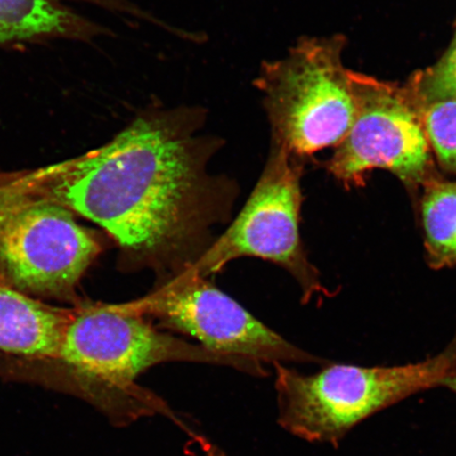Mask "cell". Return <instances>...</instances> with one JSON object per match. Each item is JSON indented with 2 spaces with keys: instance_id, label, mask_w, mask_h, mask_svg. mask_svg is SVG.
Here are the masks:
<instances>
[{
  "instance_id": "cell-1",
  "label": "cell",
  "mask_w": 456,
  "mask_h": 456,
  "mask_svg": "<svg viewBox=\"0 0 456 456\" xmlns=\"http://www.w3.org/2000/svg\"><path fill=\"white\" fill-rule=\"evenodd\" d=\"M200 106L151 107L93 151L49 167L20 170L28 201L57 205L94 222L119 248L125 271L178 275L216 240L239 196L235 180L208 165L224 145L202 134Z\"/></svg>"
},
{
  "instance_id": "cell-2",
  "label": "cell",
  "mask_w": 456,
  "mask_h": 456,
  "mask_svg": "<svg viewBox=\"0 0 456 456\" xmlns=\"http://www.w3.org/2000/svg\"><path fill=\"white\" fill-rule=\"evenodd\" d=\"M56 362L64 364L96 406L118 424L144 416L173 418L167 403L136 379L157 364L197 362L232 367L254 376H265L264 364L219 354L161 332L150 319L125 304L82 305L73 307Z\"/></svg>"
},
{
  "instance_id": "cell-3",
  "label": "cell",
  "mask_w": 456,
  "mask_h": 456,
  "mask_svg": "<svg viewBox=\"0 0 456 456\" xmlns=\"http://www.w3.org/2000/svg\"><path fill=\"white\" fill-rule=\"evenodd\" d=\"M278 424L293 436L334 447L353 428L419 392L443 387L456 372V333L426 361L395 367L328 364L304 375L273 363Z\"/></svg>"
},
{
  "instance_id": "cell-4",
  "label": "cell",
  "mask_w": 456,
  "mask_h": 456,
  "mask_svg": "<svg viewBox=\"0 0 456 456\" xmlns=\"http://www.w3.org/2000/svg\"><path fill=\"white\" fill-rule=\"evenodd\" d=\"M346 39L301 37L281 60L262 62L255 87L264 95L271 144L305 162L338 147L356 113L351 70L342 65Z\"/></svg>"
},
{
  "instance_id": "cell-5",
  "label": "cell",
  "mask_w": 456,
  "mask_h": 456,
  "mask_svg": "<svg viewBox=\"0 0 456 456\" xmlns=\"http://www.w3.org/2000/svg\"><path fill=\"white\" fill-rule=\"evenodd\" d=\"M305 164L284 148L271 144L265 169L241 212L201 258L185 271L208 278L232 260L254 256L289 272L299 284L304 304L328 295L318 270L307 259L300 238Z\"/></svg>"
},
{
  "instance_id": "cell-6",
  "label": "cell",
  "mask_w": 456,
  "mask_h": 456,
  "mask_svg": "<svg viewBox=\"0 0 456 456\" xmlns=\"http://www.w3.org/2000/svg\"><path fill=\"white\" fill-rule=\"evenodd\" d=\"M356 113L349 133L326 163L346 188L362 187L386 169L410 191L438 179L420 110L406 87L351 71Z\"/></svg>"
},
{
  "instance_id": "cell-7",
  "label": "cell",
  "mask_w": 456,
  "mask_h": 456,
  "mask_svg": "<svg viewBox=\"0 0 456 456\" xmlns=\"http://www.w3.org/2000/svg\"><path fill=\"white\" fill-rule=\"evenodd\" d=\"M125 305L219 354L264 364L322 362L273 332L208 278L187 271L158 279L151 293Z\"/></svg>"
},
{
  "instance_id": "cell-8",
  "label": "cell",
  "mask_w": 456,
  "mask_h": 456,
  "mask_svg": "<svg viewBox=\"0 0 456 456\" xmlns=\"http://www.w3.org/2000/svg\"><path fill=\"white\" fill-rule=\"evenodd\" d=\"M102 250L95 232L57 205L0 204V275L28 295L77 298V287Z\"/></svg>"
},
{
  "instance_id": "cell-9",
  "label": "cell",
  "mask_w": 456,
  "mask_h": 456,
  "mask_svg": "<svg viewBox=\"0 0 456 456\" xmlns=\"http://www.w3.org/2000/svg\"><path fill=\"white\" fill-rule=\"evenodd\" d=\"M72 312L21 292L0 275V351L55 361Z\"/></svg>"
},
{
  "instance_id": "cell-10",
  "label": "cell",
  "mask_w": 456,
  "mask_h": 456,
  "mask_svg": "<svg viewBox=\"0 0 456 456\" xmlns=\"http://www.w3.org/2000/svg\"><path fill=\"white\" fill-rule=\"evenodd\" d=\"M76 0H0V45L87 38L99 28L69 4ZM119 9L122 0H90Z\"/></svg>"
},
{
  "instance_id": "cell-11",
  "label": "cell",
  "mask_w": 456,
  "mask_h": 456,
  "mask_svg": "<svg viewBox=\"0 0 456 456\" xmlns=\"http://www.w3.org/2000/svg\"><path fill=\"white\" fill-rule=\"evenodd\" d=\"M426 259L433 270L456 266V181L436 179L419 201Z\"/></svg>"
},
{
  "instance_id": "cell-12",
  "label": "cell",
  "mask_w": 456,
  "mask_h": 456,
  "mask_svg": "<svg viewBox=\"0 0 456 456\" xmlns=\"http://www.w3.org/2000/svg\"><path fill=\"white\" fill-rule=\"evenodd\" d=\"M419 110L431 151L441 167L456 176V98L432 101Z\"/></svg>"
},
{
  "instance_id": "cell-13",
  "label": "cell",
  "mask_w": 456,
  "mask_h": 456,
  "mask_svg": "<svg viewBox=\"0 0 456 456\" xmlns=\"http://www.w3.org/2000/svg\"><path fill=\"white\" fill-rule=\"evenodd\" d=\"M406 89L419 106L432 101L456 98V30L442 59L410 78Z\"/></svg>"
},
{
  "instance_id": "cell-14",
  "label": "cell",
  "mask_w": 456,
  "mask_h": 456,
  "mask_svg": "<svg viewBox=\"0 0 456 456\" xmlns=\"http://www.w3.org/2000/svg\"><path fill=\"white\" fill-rule=\"evenodd\" d=\"M443 387H447L448 390L453 392L456 395V372L444 380Z\"/></svg>"
},
{
  "instance_id": "cell-15",
  "label": "cell",
  "mask_w": 456,
  "mask_h": 456,
  "mask_svg": "<svg viewBox=\"0 0 456 456\" xmlns=\"http://www.w3.org/2000/svg\"><path fill=\"white\" fill-rule=\"evenodd\" d=\"M208 456H224V455L221 454L220 452H216V450L209 448Z\"/></svg>"
}]
</instances>
